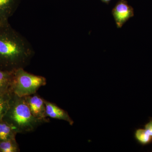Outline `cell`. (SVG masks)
<instances>
[{"mask_svg": "<svg viewBox=\"0 0 152 152\" xmlns=\"http://www.w3.org/2000/svg\"><path fill=\"white\" fill-rule=\"evenodd\" d=\"M34 54L29 42L9 22L0 24V69L14 72L24 69Z\"/></svg>", "mask_w": 152, "mask_h": 152, "instance_id": "1", "label": "cell"}, {"mask_svg": "<svg viewBox=\"0 0 152 152\" xmlns=\"http://www.w3.org/2000/svg\"><path fill=\"white\" fill-rule=\"evenodd\" d=\"M3 120L10 125L17 134L31 132L44 124L33 115L24 97L13 93L10 107Z\"/></svg>", "mask_w": 152, "mask_h": 152, "instance_id": "2", "label": "cell"}, {"mask_svg": "<svg viewBox=\"0 0 152 152\" xmlns=\"http://www.w3.org/2000/svg\"><path fill=\"white\" fill-rule=\"evenodd\" d=\"M46 84L45 77L30 73L21 68L14 72L12 91L19 96H26L36 94Z\"/></svg>", "mask_w": 152, "mask_h": 152, "instance_id": "3", "label": "cell"}, {"mask_svg": "<svg viewBox=\"0 0 152 152\" xmlns=\"http://www.w3.org/2000/svg\"><path fill=\"white\" fill-rule=\"evenodd\" d=\"M24 98L33 115L44 123L49 122V120L47 118L45 99L37 93Z\"/></svg>", "mask_w": 152, "mask_h": 152, "instance_id": "4", "label": "cell"}, {"mask_svg": "<svg viewBox=\"0 0 152 152\" xmlns=\"http://www.w3.org/2000/svg\"><path fill=\"white\" fill-rule=\"evenodd\" d=\"M112 12L119 28L122 27L126 22L134 16V9L124 0H121L117 3Z\"/></svg>", "mask_w": 152, "mask_h": 152, "instance_id": "5", "label": "cell"}, {"mask_svg": "<svg viewBox=\"0 0 152 152\" xmlns=\"http://www.w3.org/2000/svg\"><path fill=\"white\" fill-rule=\"evenodd\" d=\"M46 112L47 116L52 118L63 120L69 123L71 126L74 124V121L71 118L67 112L61 108L56 104L45 99Z\"/></svg>", "mask_w": 152, "mask_h": 152, "instance_id": "6", "label": "cell"}, {"mask_svg": "<svg viewBox=\"0 0 152 152\" xmlns=\"http://www.w3.org/2000/svg\"><path fill=\"white\" fill-rule=\"evenodd\" d=\"M20 0H0V24L9 22L16 11Z\"/></svg>", "mask_w": 152, "mask_h": 152, "instance_id": "7", "label": "cell"}, {"mask_svg": "<svg viewBox=\"0 0 152 152\" xmlns=\"http://www.w3.org/2000/svg\"><path fill=\"white\" fill-rule=\"evenodd\" d=\"M13 72L0 69V94L12 92Z\"/></svg>", "mask_w": 152, "mask_h": 152, "instance_id": "8", "label": "cell"}, {"mask_svg": "<svg viewBox=\"0 0 152 152\" xmlns=\"http://www.w3.org/2000/svg\"><path fill=\"white\" fill-rule=\"evenodd\" d=\"M17 134L14 128L4 120L0 121V141L15 138Z\"/></svg>", "mask_w": 152, "mask_h": 152, "instance_id": "9", "label": "cell"}, {"mask_svg": "<svg viewBox=\"0 0 152 152\" xmlns=\"http://www.w3.org/2000/svg\"><path fill=\"white\" fill-rule=\"evenodd\" d=\"M134 138L138 143L145 146L152 143V137L150 136L145 129L139 128L134 132Z\"/></svg>", "mask_w": 152, "mask_h": 152, "instance_id": "10", "label": "cell"}, {"mask_svg": "<svg viewBox=\"0 0 152 152\" xmlns=\"http://www.w3.org/2000/svg\"><path fill=\"white\" fill-rule=\"evenodd\" d=\"M18 145L16 138L8 139L0 141V152H19Z\"/></svg>", "mask_w": 152, "mask_h": 152, "instance_id": "11", "label": "cell"}, {"mask_svg": "<svg viewBox=\"0 0 152 152\" xmlns=\"http://www.w3.org/2000/svg\"><path fill=\"white\" fill-rule=\"evenodd\" d=\"M12 92H8L0 94V121L3 118L10 107Z\"/></svg>", "mask_w": 152, "mask_h": 152, "instance_id": "12", "label": "cell"}, {"mask_svg": "<svg viewBox=\"0 0 152 152\" xmlns=\"http://www.w3.org/2000/svg\"><path fill=\"white\" fill-rule=\"evenodd\" d=\"M144 129L147 133L152 137V118L150 117L148 122L144 125Z\"/></svg>", "mask_w": 152, "mask_h": 152, "instance_id": "13", "label": "cell"}, {"mask_svg": "<svg viewBox=\"0 0 152 152\" xmlns=\"http://www.w3.org/2000/svg\"><path fill=\"white\" fill-rule=\"evenodd\" d=\"M103 2L106 3V4H109V3L110 1L111 0H101Z\"/></svg>", "mask_w": 152, "mask_h": 152, "instance_id": "14", "label": "cell"}]
</instances>
